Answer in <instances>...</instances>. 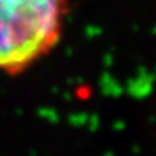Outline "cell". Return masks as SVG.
<instances>
[{
	"label": "cell",
	"mask_w": 156,
	"mask_h": 156,
	"mask_svg": "<svg viewBox=\"0 0 156 156\" xmlns=\"http://www.w3.org/2000/svg\"><path fill=\"white\" fill-rule=\"evenodd\" d=\"M73 0H0V74L20 77L61 44Z\"/></svg>",
	"instance_id": "6da1fadb"
}]
</instances>
